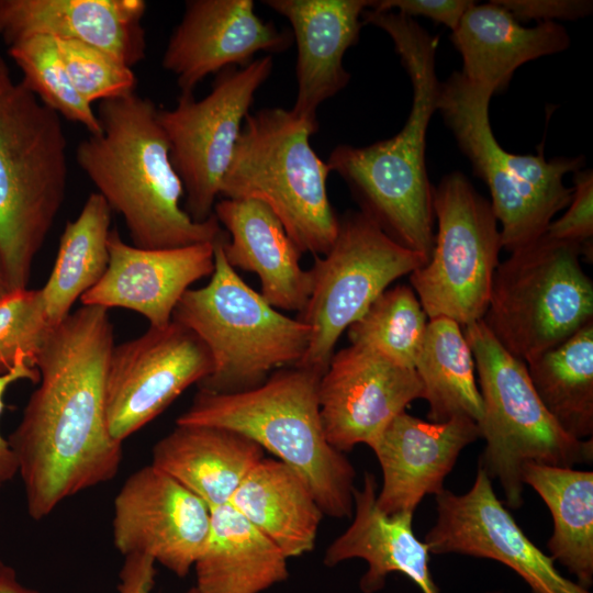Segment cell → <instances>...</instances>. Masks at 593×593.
I'll return each instance as SVG.
<instances>
[{
  "label": "cell",
  "instance_id": "cell-41",
  "mask_svg": "<svg viewBox=\"0 0 593 593\" xmlns=\"http://www.w3.org/2000/svg\"><path fill=\"white\" fill-rule=\"evenodd\" d=\"M155 564V560L146 555L124 556L119 573L118 593H152L156 579ZM187 593L202 592L194 585Z\"/></svg>",
  "mask_w": 593,
  "mask_h": 593
},
{
  "label": "cell",
  "instance_id": "cell-28",
  "mask_svg": "<svg viewBox=\"0 0 593 593\" xmlns=\"http://www.w3.org/2000/svg\"><path fill=\"white\" fill-rule=\"evenodd\" d=\"M193 569L202 593H261L289 577L284 553L230 503L211 508L210 537Z\"/></svg>",
  "mask_w": 593,
  "mask_h": 593
},
{
  "label": "cell",
  "instance_id": "cell-8",
  "mask_svg": "<svg viewBox=\"0 0 593 593\" xmlns=\"http://www.w3.org/2000/svg\"><path fill=\"white\" fill-rule=\"evenodd\" d=\"M493 94L457 71L440 82L436 111L473 174L486 184L501 224L502 247L512 253L542 236L553 216L568 206L572 188L564 184L563 178L582 169L584 156L547 160L542 150L537 155L505 150L490 124Z\"/></svg>",
  "mask_w": 593,
  "mask_h": 593
},
{
  "label": "cell",
  "instance_id": "cell-19",
  "mask_svg": "<svg viewBox=\"0 0 593 593\" xmlns=\"http://www.w3.org/2000/svg\"><path fill=\"white\" fill-rule=\"evenodd\" d=\"M214 244L146 249L125 243L111 230L107 270L80 302L127 309L144 316L149 326H165L183 293L213 273Z\"/></svg>",
  "mask_w": 593,
  "mask_h": 593
},
{
  "label": "cell",
  "instance_id": "cell-3",
  "mask_svg": "<svg viewBox=\"0 0 593 593\" xmlns=\"http://www.w3.org/2000/svg\"><path fill=\"white\" fill-rule=\"evenodd\" d=\"M99 134L76 150L79 167L146 249L215 243L227 236L214 214L193 221L181 206L184 189L158 121V108L136 92L99 102Z\"/></svg>",
  "mask_w": 593,
  "mask_h": 593
},
{
  "label": "cell",
  "instance_id": "cell-21",
  "mask_svg": "<svg viewBox=\"0 0 593 593\" xmlns=\"http://www.w3.org/2000/svg\"><path fill=\"white\" fill-rule=\"evenodd\" d=\"M369 0H264L284 16L296 44V97L291 111L317 123L318 107L349 82L344 56L360 35Z\"/></svg>",
  "mask_w": 593,
  "mask_h": 593
},
{
  "label": "cell",
  "instance_id": "cell-36",
  "mask_svg": "<svg viewBox=\"0 0 593 593\" xmlns=\"http://www.w3.org/2000/svg\"><path fill=\"white\" fill-rule=\"evenodd\" d=\"M53 326L45 314L40 290L9 291L0 296V373L22 357H35Z\"/></svg>",
  "mask_w": 593,
  "mask_h": 593
},
{
  "label": "cell",
  "instance_id": "cell-32",
  "mask_svg": "<svg viewBox=\"0 0 593 593\" xmlns=\"http://www.w3.org/2000/svg\"><path fill=\"white\" fill-rule=\"evenodd\" d=\"M540 401L570 436L593 434V321L567 340L526 362Z\"/></svg>",
  "mask_w": 593,
  "mask_h": 593
},
{
  "label": "cell",
  "instance_id": "cell-40",
  "mask_svg": "<svg viewBox=\"0 0 593 593\" xmlns=\"http://www.w3.org/2000/svg\"><path fill=\"white\" fill-rule=\"evenodd\" d=\"M37 369L25 358H20L8 371L0 373V416L4 409V396L10 388L21 380L38 381ZM18 474V461L7 438L0 433V490Z\"/></svg>",
  "mask_w": 593,
  "mask_h": 593
},
{
  "label": "cell",
  "instance_id": "cell-30",
  "mask_svg": "<svg viewBox=\"0 0 593 593\" xmlns=\"http://www.w3.org/2000/svg\"><path fill=\"white\" fill-rule=\"evenodd\" d=\"M111 211L105 200L92 192L78 216L67 222L52 272L38 289L52 326L66 318L74 303L96 286L105 272Z\"/></svg>",
  "mask_w": 593,
  "mask_h": 593
},
{
  "label": "cell",
  "instance_id": "cell-35",
  "mask_svg": "<svg viewBox=\"0 0 593 593\" xmlns=\"http://www.w3.org/2000/svg\"><path fill=\"white\" fill-rule=\"evenodd\" d=\"M56 43L75 89L89 104L135 92L136 76L118 56L80 41Z\"/></svg>",
  "mask_w": 593,
  "mask_h": 593
},
{
  "label": "cell",
  "instance_id": "cell-15",
  "mask_svg": "<svg viewBox=\"0 0 593 593\" xmlns=\"http://www.w3.org/2000/svg\"><path fill=\"white\" fill-rule=\"evenodd\" d=\"M435 496L437 518L424 539L430 553L499 561L515 571L533 593H591L564 578L553 559L524 534L481 467L465 494L444 489Z\"/></svg>",
  "mask_w": 593,
  "mask_h": 593
},
{
  "label": "cell",
  "instance_id": "cell-6",
  "mask_svg": "<svg viewBox=\"0 0 593 593\" xmlns=\"http://www.w3.org/2000/svg\"><path fill=\"white\" fill-rule=\"evenodd\" d=\"M317 130L318 123L300 119L291 109L249 113L220 194L265 203L301 254L322 256L336 238L338 216L327 194L332 170L310 144Z\"/></svg>",
  "mask_w": 593,
  "mask_h": 593
},
{
  "label": "cell",
  "instance_id": "cell-44",
  "mask_svg": "<svg viewBox=\"0 0 593 593\" xmlns=\"http://www.w3.org/2000/svg\"><path fill=\"white\" fill-rule=\"evenodd\" d=\"M7 292H9V290H8V287H7V282H5V278H4V273H3V268H2V265H1V261H0V296L5 294Z\"/></svg>",
  "mask_w": 593,
  "mask_h": 593
},
{
  "label": "cell",
  "instance_id": "cell-39",
  "mask_svg": "<svg viewBox=\"0 0 593 593\" xmlns=\"http://www.w3.org/2000/svg\"><path fill=\"white\" fill-rule=\"evenodd\" d=\"M496 2L518 22L574 21L590 15L593 11L591 0H496Z\"/></svg>",
  "mask_w": 593,
  "mask_h": 593
},
{
  "label": "cell",
  "instance_id": "cell-33",
  "mask_svg": "<svg viewBox=\"0 0 593 593\" xmlns=\"http://www.w3.org/2000/svg\"><path fill=\"white\" fill-rule=\"evenodd\" d=\"M427 323L413 289L399 284L383 291L346 331L350 345L414 368Z\"/></svg>",
  "mask_w": 593,
  "mask_h": 593
},
{
  "label": "cell",
  "instance_id": "cell-4",
  "mask_svg": "<svg viewBox=\"0 0 593 593\" xmlns=\"http://www.w3.org/2000/svg\"><path fill=\"white\" fill-rule=\"evenodd\" d=\"M320 379L314 371L289 366L248 391L217 394L198 390L176 424L219 426L247 436L306 480L324 515L350 517L356 472L326 440Z\"/></svg>",
  "mask_w": 593,
  "mask_h": 593
},
{
  "label": "cell",
  "instance_id": "cell-26",
  "mask_svg": "<svg viewBox=\"0 0 593 593\" xmlns=\"http://www.w3.org/2000/svg\"><path fill=\"white\" fill-rule=\"evenodd\" d=\"M265 450L247 436L219 426L176 424L152 449V465L203 500L230 503Z\"/></svg>",
  "mask_w": 593,
  "mask_h": 593
},
{
  "label": "cell",
  "instance_id": "cell-34",
  "mask_svg": "<svg viewBox=\"0 0 593 593\" xmlns=\"http://www.w3.org/2000/svg\"><path fill=\"white\" fill-rule=\"evenodd\" d=\"M8 51L23 72L22 82L44 105L83 125L89 134L101 132L97 112L75 89L54 37L31 36L9 46Z\"/></svg>",
  "mask_w": 593,
  "mask_h": 593
},
{
  "label": "cell",
  "instance_id": "cell-42",
  "mask_svg": "<svg viewBox=\"0 0 593 593\" xmlns=\"http://www.w3.org/2000/svg\"><path fill=\"white\" fill-rule=\"evenodd\" d=\"M0 593H45L29 588L19 581L13 567L0 559Z\"/></svg>",
  "mask_w": 593,
  "mask_h": 593
},
{
  "label": "cell",
  "instance_id": "cell-17",
  "mask_svg": "<svg viewBox=\"0 0 593 593\" xmlns=\"http://www.w3.org/2000/svg\"><path fill=\"white\" fill-rule=\"evenodd\" d=\"M416 399H423V385L414 368L349 345L334 353L318 383L326 440L342 452L358 444L370 447Z\"/></svg>",
  "mask_w": 593,
  "mask_h": 593
},
{
  "label": "cell",
  "instance_id": "cell-11",
  "mask_svg": "<svg viewBox=\"0 0 593 593\" xmlns=\"http://www.w3.org/2000/svg\"><path fill=\"white\" fill-rule=\"evenodd\" d=\"M427 259L392 239L361 211L338 217L336 238L309 269L311 292L298 320L310 327L307 349L295 365L323 374L340 335L398 278Z\"/></svg>",
  "mask_w": 593,
  "mask_h": 593
},
{
  "label": "cell",
  "instance_id": "cell-9",
  "mask_svg": "<svg viewBox=\"0 0 593 593\" xmlns=\"http://www.w3.org/2000/svg\"><path fill=\"white\" fill-rule=\"evenodd\" d=\"M479 377L485 440L481 467L500 482L512 510L523 504L527 463L573 468L593 459V439L566 433L536 393L526 363L495 339L482 320L462 327Z\"/></svg>",
  "mask_w": 593,
  "mask_h": 593
},
{
  "label": "cell",
  "instance_id": "cell-1",
  "mask_svg": "<svg viewBox=\"0 0 593 593\" xmlns=\"http://www.w3.org/2000/svg\"><path fill=\"white\" fill-rule=\"evenodd\" d=\"M108 311L81 305L51 328L34 360L40 384L7 438L34 521L120 470L122 443L110 435L105 411L114 347Z\"/></svg>",
  "mask_w": 593,
  "mask_h": 593
},
{
  "label": "cell",
  "instance_id": "cell-27",
  "mask_svg": "<svg viewBox=\"0 0 593 593\" xmlns=\"http://www.w3.org/2000/svg\"><path fill=\"white\" fill-rule=\"evenodd\" d=\"M230 504L289 558L313 550L324 516L306 480L276 459L262 458Z\"/></svg>",
  "mask_w": 593,
  "mask_h": 593
},
{
  "label": "cell",
  "instance_id": "cell-7",
  "mask_svg": "<svg viewBox=\"0 0 593 593\" xmlns=\"http://www.w3.org/2000/svg\"><path fill=\"white\" fill-rule=\"evenodd\" d=\"M214 244V270L202 288L188 289L172 320L206 346L212 371L198 388L230 394L261 385L276 370L298 365L310 342V327L271 306L232 268L222 244Z\"/></svg>",
  "mask_w": 593,
  "mask_h": 593
},
{
  "label": "cell",
  "instance_id": "cell-24",
  "mask_svg": "<svg viewBox=\"0 0 593 593\" xmlns=\"http://www.w3.org/2000/svg\"><path fill=\"white\" fill-rule=\"evenodd\" d=\"M377 493L374 475L366 472L362 488L354 490L353 522L327 547L324 564L365 560L368 569L359 581L363 593L383 589L392 572L406 575L423 593H441L429 569V549L413 530V514H383L376 504Z\"/></svg>",
  "mask_w": 593,
  "mask_h": 593
},
{
  "label": "cell",
  "instance_id": "cell-5",
  "mask_svg": "<svg viewBox=\"0 0 593 593\" xmlns=\"http://www.w3.org/2000/svg\"><path fill=\"white\" fill-rule=\"evenodd\" d=\"M67 180L60 115L13 82L0 94V261L9 291L27 288Z\"/></svg>",
  "mask_w": 593,
  "mask_h": 593
},
{
  "label": "cell",
  "instance_id": "cell-22",
  "mask_svg": "<svg viewBox=\"0 0 593 593\" xmlns=\"http://www.w3.org/2000/svg\"><path fill=\"white\" fill-rule=\"evenodd\" d=\"M142 0H0V37L8 46L43 35L80 41L130 67L146 55Z\"/></svg>",
  "mask_w": 593,
  "mask_h": 593
},
{
  "label": "cell",
  "instance_id": "cell-13",
  "mask_svg": "<svg viewBox=\"0 0 593 593\" xmlns=\"http://www.w3.org/2000/svg\"><path fill=\"white\" fill-rule=\"evenodd\" d=\"M272 68L271 56L255 58L245 67L216 74L204 98L180 93L174 108L158 109L170 159L184 189L183 210L193 221L213 215L244 121Z\"/></svg>",
  "mask_w": 593,
  "mask_h": 593
},
{
  "label": "cell",
  "instance_id": "cell-14",
  "mask_svg": "<svg viewBox=\"0 0 593 593\" xmlns=\"http://www.w3.org/2000/svg\"><path fill=\"white\" fill-rule=\"evenodd\" d=\"M203 342L171 320L113 347L105 378L107 423L122 443L212 371Z\"/></svg>",
  "mask_w": 593,
  "mask_h": 593
},
{
  "label": "cell",
  "instance_id": "cell-12",
  "mask_svg": "<svg viewBox=\"0 0 593 593\" xmlns=\"http://www.w3.org/2000/svg\"><path fill=\"white\" fill-rule=\"evenodd\" d=\"M437 233L428 260L410 273L411 288L427 317H447L461 327L482 320L502 247L497 220L461 171L433 188Z\"/></svg>",
  "mask_w": 593,
  "mask_h": 593
},
{
  "label": "cell",
  "instance_id": "cell-29",
  "mask_svg": "<svg viewBox=\"0 0 593 593\" xmlns=\"http://www.w3.org/2000/svg\"><path fill=\"white\" fill-rule=\"evenodd\" d=\"M523 482L539 494L551 513L549 556L589 590L593 584V472L527 463Z\"/></svg>",
  "mask_w": 593,
  "mask_h": 593
},
{
  "label": "cell",
  "instance_id": "cell-43",
  "mask_svg": "<svg viewBox=\"0 0 593 593\" xmlns=\"http://www.w3.org/2000/svg\"><path fill=\"white\" fill-rule=\"evenodd\" d=\"M10 71L4 59L0 56V94L5 91L11 85Z\"/></svg>",
  "mask_w": 593,
  "mask_h": 593
},
{
  "label": "cell",
  "instance_id": "cell-18",
  "mask_svg": "<svg viewBox=\"0 0 593 593\" xmlns=\"http://www.w3.org/2000/svg\"><path fill=\"white\" fill-rule=\"evenodd\" d=\"M292 44L291 32L260 19L251 0H189L161 66L181 93H193L206 76L245 67L260 52L281 53Z\"/></svg>",
  "mask_w": 593,
  "mask_h": 593
},
{
  "label": "cell",
  "instance_id": "cell-31",
  "mask_svg": "<svg viewBox=\"0 0 593 593\" xmlns=\"http://www.w3.org/2000/svg\"><path fill=\"white\" fill-rule=\"evenodd\" d=\"M414 369L430 422L457 417L480 422L482 399L474 378V359L458 323L447 317L429 318Z\"/></svg>",
  "mask_w": 593,
  "mask_h": 593
},
{
  "label": "cell",
  "instance_id": "cell-37",
  "mask_svg": "<svg viewBox=\"0 0 593 593\" xmlns=\"http://www.w3.org/2000/svg\"><path fill=\"white\" fill-rule=\"evenodd\" d=\"M573 182L567 211L551 221L545 234L551 239L577 245L589 255L593 236V171L579 169L573 172Z\"/></svg>",
  "mask_w": 593,
  "mask_h": 593
},
{
  "label": "cell",
  "instance_id": "cell-25",
  "mask_svg": "<svg viewBox=\"0 0 593 593\" xmlns=\"http://www.w3.org/2000/svg\"><path fill=\"white\" fill-rule=\"evenodd\" d=\"M462 58V76L493 93L504 91L515 70L527 61L566 51L571 38L558 22L526 27L496 0L477 2L451 32Z\"/></svg>",
  "mask_w": 593,
  "mask_h": 593
},
{
  "label": "cell",
  "instance_id": "cell-20",
  "mask_svg": "<svg viewBox=\"0 0 593 593\" xmlns=\"http://www.w3.org/2000/svg\"><path fill=\"white\" fill-rule=\"evenodd\" d=\"M479 437L470 418L437 423L398 414L370 446L382 470L377 507L385 515L414 514L426 495L444 490L460 452Z\"/></svg>",
  "mask_w": 593,
  "mask_h": 593
},
{
  "label": "cell",
  "instance_id": "cell-38",
  "mask_svg": "<svg viewBox=\"0 0 593 593\" xmlns=\"http://www.w3.org/2000/svg\"><path fill=\"white\" fill-rule=\"evenodd\" d=\"M474 3L472 0H378L372 1L369 9L393 11L412 19L424 16L452 32Z\"/></svg>",
  "mask_w": 593,
  "mask_h": 593
},
{
  "label": "cell",
  "instance_id": "cell-16",
  "mask_svg": "<svg viewBox=\"0 0 593 593\" xmlns=\"http://www.w3.org/2000/svg\"><path fill=\"white\" fill-rule=\"evenodd\" d=\"M210 530V506L152 463L134 471L114 497L118 551L149 556L179 578L203 553Z\"/></svg>",
  "mask_w": 593,
  "mask_h": 593
},
{
  "label": "cell",
  "instance_id": "cell-10",
  "mask_svg": "<svg viewBox=\"0 0 593 593\" xmlns=\"http://www.w3.org/2000/svg\"><path fill=\"white\" fill-rule=\"evenodd\" d=\"M510 254L494 272L482 322L526 363L593 321V283L582 248L546 234Z\"/></svg>",
  "mask_w": 593,
  "mask_h": 593
},
{
  "label": "cell",
  "instance_id": "cell-2",
  "mask_svg": "<svg viewBox=\"0 0 593 593\" xmlns=\"http://www.w3.org/2000/svg\"><path fill=\"white\" fill-rule=\"evenodd\" d=\"M362 23L391 38L413 88L410 114L392 137L367 146L337 145L327 164L348 186L360 211L402 246L427 260L434 246L433 186L426 169V134L440 89L435 69L438 37L414 19L367 9Z\"/></svg>",
  "mask_w": 593,
  "mask_h": 593
},
{
  "label": "cell",
  "instance_id": "cell-23",
  "mask_svg": "<svg viewBox=\"0 0 593 593\" xmlns=\"http://www.w3.org/2000/svg\"><path fill=\"white\" fill-rule=\"evenodd\" d=\"M213 214L228 235L222 244L228 265L256 273L271 306L300 313L311 292L310 272L273 211L257 200L223 198Z\"/></svg>",
  "mask_w": 593,
  "mask_h": 593
}]
</instances>
